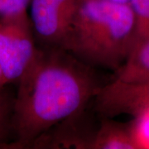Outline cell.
Returning <instances> with one entry per match:
<instances>
[{"label": "cell", "instance_id": "obj_6", "mask_svg": "<svg viewBox=\"0 0 149 149\" xmlns=\"http://www.w3.org/2000/svg\"><path fill=\"white\" fill-rule=\"evenodd\" d=\"M92 149L141 148L134 121L120 123L112 118L102 117L91 143Z\"/></svg>", "mask_w": 149, "mask_h": 149}, {"label": "cell", "instance_id": "obj_2", "mask_svg": "<svg viewBox=\"0 0 149 149\" xmlns=\"http://www.w3.org/2000/svg\"><path fill=\"white\" fill-rule=\"evenodd\" d=\"M136 19L129 3L78 0L60 48L91 67L117 71L135 46Z\"/></svg>", "mask_w": 149, "mask_h": 149}, {"label": "cell", "instance_id": "obj_11", "mask_svg": "<svg viewBox=\"0 0 149 149\" xmlns=\"http://www.w3.org/2000/svg\"><path fill=\"white\" fill-rule=\"evenodd\" d=\"M134 124L141 148H149V112L135 118Z\"/></svg>", "mask_w": 149, "mask_h": 149}, {"label": "cell", "instance_id": "obj_10", "mask_svg": "<svg viewBox=\"0 0 149 149\" xmlns=\"http://www.w3.org/2000/svg\"><path fill=\"white\" fill-rule=\"evenodd\" d=\"M31 0H0V19L28 15Z\"/></svg>", "mask_w": 149, "mask_h": 149}, {"label": "cell", "instance_id": "obj_8", "mask_svg": "<svg viewBox=\"0 0 149 149\" xmlns=\"http://www.w3.org/2000/svg\"><path fill=\"white\" fill-rule=\"evenodd\" d=\"M14 97L3 89L0 91V148H8L13 141L12 118Z\"/></svg>", "mask_w": 149, "mask_h": 149}, {"label": "cell", "instance_id": "obj_7", "mask_svg": "<svg viewBox=\"0 0 149 149\" xmlns=\"http://www.w3.org/2000/svg\"><path fill=\"white\" fill-rule=\"evenodd\" d=\"M113 79L128 83L149 80V37L133 49Z\"/></svg>", "mask_w": 149, "mask_h": 149}, {"label": "cell", "instance_id": "obj_4", "mask_svg": "<svg viewBox=\"0 0 149 149\" xmlns=\"http://www.w3.org/2000/svg\"><path fill=\"white\" fill-rule=\"evenodd\" d=\"M101 117L128 114L134 118L149 112V80L128 83L113 79L102 85L94 99Z\"/></svg>", "mask_w": 149, "mask_h": 149}, {"label": "cell", "instance_id": "obj_12", "mask_svg": "<svg viewBox=\"0 0 149 149\" xmlns=\"http://www.w3.org/2000/svg\"><path fill=\"white\" fill-rule=\"evenodd\" d=\"M7 85H8L6 84V81L4 80L3 74V72H2V70L0 68V91H2L3 89H5Z\"/></svg>", "mask_w": 149, "mask_h": 149}, {"label": "cell", "instance_id": "obj_9", "mask_svg": "<svg viewBox=\"0 0 149 149\" xmlns=\"http://www.w3.org/2000/svg\"><path fill=\"white\" fill-rule=\"evenodd\" d=\"M129 4L136 19L135 48L149 37V0H129Z\"/></svg>", "mask_w": 149, "mask_h": 149}, {"label": "cell", "instance_id": "obj_3", "mask_svg": "<svg viewBox=\"0 0 149 149\" xmlns=\"http://www.w3.org/2000/svg\"><path fill=\"white\" fill-rule=\"evenodd\" d=\"M29 15L0 19V68L7 85L17 84L39 52Z\"/></svg>", "mask_w": 149, "mask_h": 149}, {"label": "cell", "instance_id": "obj_1", "mask_svg": "<svg viewBox=\"0 0 149 149\" xmlns=\"http://www.w3.org/2000/svg\"><path fill=\"white\" fill-rule=\"evenodd\" d=\"M8 148H32L48 129L84 111L102 85L93 67L60 47H39L17 82Z\"/></svg>", "mask_w": 149, "mask_h": 149}, {"label": "cell", "instance_id": "obj_13", "mask_svg": "<svg viewBox=\"0 0 149 149\" xmlns=\"http://www.w3.org/2000/svg\"><path fill=\"white\" fill-rule=\"evenodd\" d=\"M115 2H119V3H129V0H113Z\"/></svg>", "mask_w": 149, "mask_h": 149}, {"label": "cell", "instance_id": "obj_5", "mask_svg": "<svg viewBox=\"0 0 149 149\" xmlns=\"http://www.w3.org/2000/svg\"><path fill=\"white\" fill-rule=\"evenodd\" d=\"M78 0H31L30 22L41 47H60Z\"/></svg>", "mask_w": 149, "mask_h": 149}]
</instances>
